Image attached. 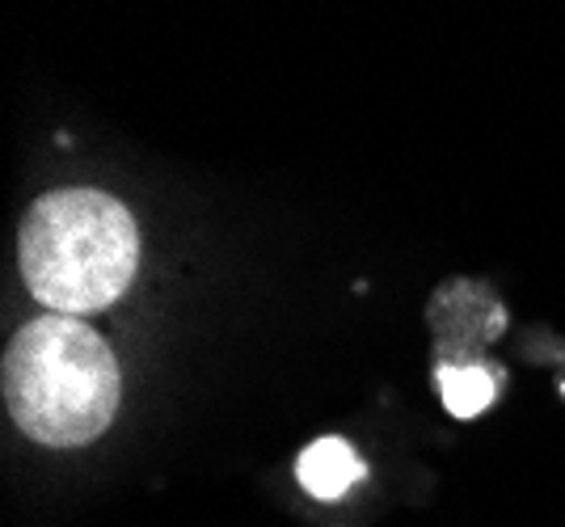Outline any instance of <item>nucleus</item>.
I'll use <instances>...</instances> for the list:
<instances>
[{
  "label": "nucleus",
  "mask_w": 565,
  "mask_h": 527,
  "mask_svg": "<svg viewBox=\"0 0 565 527\" xmlns=\"http://www.w3.org/2000/svg\"><path fill=\"white\" fill-rule=\"evenodd\" d=\"M118 363L85 321L51 312L30 321L4 351V406L30 439L81 448L115 422Z\"/></svg>",
  "instance_id": "obj_1"
},
{
  "label": "nucleus",
  "mask_w": 565,
  "mask_h": 527,
  "mask_svg": "<svg viewBox=\"0 0 565 527\" xmlns=\"http://www.w3.org/2000/svg\"><path fill=\"white\" fill-rule=\"evenodd\" d=\"M18 254L34 300L64 316H85L127 291L140 262V233L110 194L55 191L25 212Z\"/></svg>",
  "instance_id": "obj_2"
},
{
  "label": "nucleus",
  "mask_w": 565,
  "mask_h": 527,
  "mask_svg": "<svg viewBox=\"0 0 565 527\" xmlns=\"http://www.w3.org/2000/svg\"><path fill=\"white\" fill-rule=\"evenodd\" d=\"M296 473H300V485L312 498L333 503V498H342L354 481L363 477V460L354 455L347 439H317L312 448H305Z\"/></svg>",
  "instance_id": "obj_3"
},
{
  "label": "nucleus",
  "mask_w": 565,
  "mask_h": 527,
  "mask_svg": "<svg viewBox=\"0 0 565 527\" xmlns=\"http://www.w3.org/2000/svg\"><path fill=\"white\" fill-rule=\"evenodd\" d=\"M439 388H444V406L456 418H477L481 409L494 406V376L486 367H444L439 372Z\"/></svg>",
  "instance_id": "obj_4"
}]
</instances>
